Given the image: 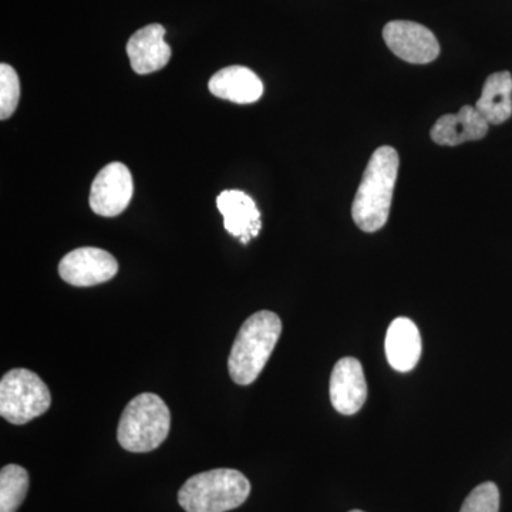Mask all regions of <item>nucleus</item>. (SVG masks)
<instances>
[{
  "label": "nucleus",
  "mask_w": 512,
  "mask_h": 512,
  "mask_svg": "<svg viewBox=\"0 0 512 512\" xmlns=\"http://www.w3.org/2000/svg\"><path fill=\"white\" fill-rule=\"evenodd\" d=\"M164 26L154 23L137 30L127 43V55L137 74L164 69L171 59V47L164 40Z\"/></svg>",
  "instance_id": "10"
},
{
  "label": "nucleus",
  "mask_w": 512,
  "mask_h": 512,
  "mask_svg": "<svg viewBox=\"0 0 512 512\" xmlns=\"http://www.w3.org/2000/svg\"><path fill=\"white\" fill-rule=\"evenodd\" d=\"M133 192L130 170L123 163H111L94 178L90 190V208L100 217H117L127 210Z\"/></svg>",
  "instance_id": "7"
},
{
  "label": "nucleus",
  "mask_w": 512,
  "mask_h": 512,
  "mask_svg": "<svg viewBox=\"0 0 512 512\" xmlns=\"http://www.w3.org/2000/svg\"><path fill=\"white\" fill-rule=\"evenodd\" d=\"M29 490V474L18 464H9L0 471V512H16Z\"/></svg>",
  "instance_id": "16"
},
{
  "label": "nucleus",
  "mask_w": 512,
  "mask_h": 512,
  "mask_svg": "<svg viewBox=\"0 0 512 512\" xmlns=\"http://www.w3.org/2000/svg\"><path fill=\"white\" fill-rule=\"evenodd\" d=\"M208 87L218 99L237 104L255 103L264 94L261 79L244 66L225 67L211 77Z\"/></svg>",
  "instance_id": "14"
},
{
  "label": "nucleus",
  "mask_w": 512,
  "mask_h": 512,
  "mask_svg": "<svg viewBox=\"0 0 512 512\" xmlns=\"http://www.w3.org/2000/svg\"><path fill=\"white\" fill-rule=\"evenodd\" d=\"M487 120L476 107L464 106L456 114H446L431 128V140L439 146L456 147L467 141L481 140L487 136Z\"/></svg>",
  "instance_id": "12"
},
{
  "label": "nucleus",
  "mask_w": 512,
  "mask_h": 512,
  "mask_svg": "<svg viewBox=\"0 0 512 512\" xmlns=\"http://www.w3.org/2000/svg\"><path fill=\"white\" fill-rule=\"evenodd\" d=\"M119 272L116 258L104 249L84 247L69 252L59 264V275L64 282L87 288L109 282Z\"/></svg>",
  "instance_id": "8"
},
{
  "label": "nucleus",
  "mask_w": 512,
  "mask_h": 512,
  "mask_svg": "<svg viewBox=\"0 0 512 512\" xmlns=\"http://www.w3.org/2000/svg\"><path fill=\"white\" fill-rule=\"evenodd\" d=\"M251 494V483L238 470L215 468L188 478L178 493L185 512H227L241 507Z\"/></svg>",
  "instance_id": "3"
},
{
  "label": "nucleus",
  "mask_w": 512,
  "mask_h": 512,
  "mask_svg": "<svg viewBox=\"0 0 512 512\" xmlns=\"http://www.w3.org/2000/svg\"><path fill=\"white\" fill-rule=\"evenodd\" d=\"M384 346L387 362L394 370L412 372L421 356V336L416 323L409 318L394 319L387 329Z\"/></svg>",
  "instance_id": "13"
},
{
  "label": "nucleus",
  "mask_w": 512,
  "mask_h": 512,
  "mask_svg": "<svg viewBox=\"0 0 512 512\" xmlns=\"http://www.w3.org/2000/svg\"><path fill=\"white\" fill-rule=\"evenodd\" d=\"M330 402L335 410L352 416L362 409L367 399V383L362 363L355 357H343L330 375Z\"/></svg>",
  "instance_id": "9"
},
{
  "label": "nucleus",
  "mask_w": 512,
  "mask_h": 512,
  "mask_svg": "<svg viewBox=\"0 0 512 512\" xmlns=\"http://www.w3.org/2000/svg\"><path fill=\"white\" fill-rule=\"evenodd\" d=\"M281 333L282 322L276 313L259 311L249 316L239 329L229 353L231 379L239 386L254 383L274 352Z\"/></svg>",
  "instance_id": "2"
},
{
  "label": "nucleus",
  "mask_w": 512,
  "mask_h": 512,
  "mask_svg": "<svg viewBox=\"0 0 512 512\" xmlns=\"http://www.w3.org/2000/svg\"><path fill=\"white\" fill-rule=\"evenodd\" d=\"M350 512H363V511H360V510H353V511H350Z\"/></svg>",
  "instance_id": "19"
},
{
  "label": "nucleus",
  "mask_w": 512,
  "mask_h": 512,
  "mask_svg": "<svg viewBox=\"0 0 512 512\" xmlns=\"http://www.w3.org/2000/svg\"><path fill=\"white\" fill-rule=\"evenodd\" d=\"M20 99L18 73L9 64H0V119L6 120L15 113Z\"/></svg>",
  "instance_id": "17"
},
{
  "label": "nucleus",
  "mask_w": 512,
  "mask_h": 512,
  "mask_svg": "<svg viewBox=\"0 0 512 512\" xmlns=\"http://www.w3.org/2000/svg\"><path fill=\"white\" fill-rule=\"evenodd\" d=\"M399 165L393 147H379L370 157L352 205L353 221L362 231H379L389 220Z\"/></svg>",
  "instance_id": "1"
},
{
  "label": "nucleus",
  "mask_w": 512,
  "mask_h": 512,
  "mask_svg": "<svg viewBox=\"0 0 512 512\" xmlns=\"http://www.w3.org/2000/svg\"><path fill=\"white\" fill-rule=\"evenodd\" d=\"M171 413L160 396L138 394L127 404L119 421L117 440L130 453H150L170 433Z\"/></svg>",
  "instance_id": "4"
},
{
  "label": "nucleus",
  "mask_w": 512,
  "mask_h": 512,
  "mask_svg": "<svg viewBox=\"0 0 512 512\" xmlns=\"http://www.w3.org/2000/svg\"><path fill=\"white\" fill-rule=\"evenodd\" d=\"M217 207L224 217V227L229 234L248 244L261 231V214L255 201L244 191L227 190L217 198Z\"/></svg>",
  "instance_id": "11"
},
{
  "label": "nucleus",
  "mask_w": 512,
  "mask_h": 512,
  "mask_svg": "<svg viewBox=\"0 0 512 512\" xmlns=\"http://www.w3.org/2000/svg\"><path fill=\"white\" fill-rule=\"evenodd\" d=\"M52 404L47 384L29 369H13L0 382V416L12 424L29 423Z\"/></svg>",
  "instance_id": "5"
},
{
  "label": "nucleus",
  "mask_w": 512,
  "mask_h": 512,
  "mask_svg": "<svg viewBox=\"0 0 512 512\" xmlns=\"http://www.w3.org/2000/svg\"><path fill=\"white\" fill-rule=\"evenodd\" d=\"M500 511V490L497 484L487 481L474 488L463 505L460 512H498Z\"/></svg>",
  "instance_id": "18"
},
{
  "label": "nucleus",
  "mask_w": 512,
  "mask_h": 512,
  "mask_svg": "<svg viewBox=\"0 0 512 512\" xmlns=\"http://www.w3.org/2000/svg\"><path fill=\"white\" fill-rule=\"evenodd\" d=\"M476 109L488 124L500 126L512 116V76L510 72H498L485 80L483 93L477 100Z\"/></svg>",
  "instance_id": "15"
},
{
  "label": "nucleus",
  "mask_w": 512,
  "mask_h": 512,
  "mask_svg": "<svg viewBox=\"0 0 512 512\" xmlns=\"http://www.w3.org/2000/svg\"><path fill=\"white\" fill-rule=\"evenodd\" d=\"M387 47L407 63L427 64L440 55V45L431 30L409 20H393L383 29Z\"/></svg>",
  "instance_id": "6"
}]
</instances>
